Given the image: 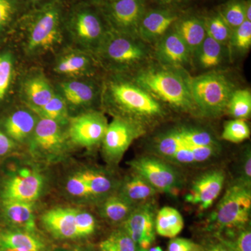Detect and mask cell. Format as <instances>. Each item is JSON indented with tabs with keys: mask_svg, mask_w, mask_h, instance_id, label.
Masks as SVG:
<instances>
[{
	"mask_svg": "<svg viewBox=\"0 0 251 251\" xmlns=\"http://www.w3.org/2000/svg\"><path fill=\"white\" fill-rule=\"evenodd\" d=\"M41 118L49 119L59 125L67 121L68 108L62 97L57 92L55 95L44 106L34 110Z\"/></svg>",
	"mask_w": 251,
	"mask_h": 251,
	"instance_id": "836d02e7",
	"label": "cell"
},
{
	"mask_svg": "<svg viewBox=\"0 0 251 251\" xmlns=\"http://www.w3.org/2000/svg\"><path fill=\"white\" fill-rule=\"evenodd\" d=\"M153 1L161 5L163 7L168 9L172 6H176L177 5L184 4L189 0H153Z\"/></svg>",
	"mask_w": 251,
	"mask_h": 251,
	"instance_id": "c3c4849f",
	"label": "cell"
},
{
	"mask_svg": "<svg viewBox=\"0 0 251 251\" xmlns=\"http://www.w3.org/2000/svg\"><path fill=\"white\" fill-rule=\"evenodd\" d=\"M75 209L57 208L48 211L42 217L43 224L50 233L58 239L77 238Z\"/></svg>",
	"mask_w": 251,
	"mask_h": 251,
	"instance_id": "d6986e66",
	"label": "cell"
},
{
	"mask_svg": "<svg viewBox=\"0 0 251 251\" xmlns=\"http://www.w3.org/2000/svg\"><path fill=\"white\" fill-rule=\"evenodd\" d=\"M42 186L40 175L29 169L21 170L5 186L4 200L32 202L39 197Z\"/></svg>",
	"mask_w": 251,
	"mask_h": 251,
	"instance_id": "e0dca14e",
	"label": "cell"
},
{
	"mask_svg": "<svg viewBox=\"0 0 251 251\" xmlns=\"http://www.w3.org/2000/svg\"><path fill=\"white\" fill-rule=\"evenodd\" d=\"M146 133V127L128 119L115 117L108 124L102 143L105 156L109 161L117 162L135 140Z\"/></svg>",
	"mask_w": 251,
	"mask_h": 251,
	"instance_id": "30bf717a",
	"label": "cell"
},
{
	"mask_svg": "<svg viewBox=\"0 0 251 251\" xmlns=\"http://www.w3.org/2000/svg\"><path fill=\"white\" fill-rule=\"evenodd\" d=\"M163 66H145L139 69L133 80L160 103L186 112H197L193 103L188 77Z\"/></svg>",
	"mask_w": 251,
	"mask_h": 251,
	"instance_id": "7a4b0ae2",
	"label": "cell"
},
{
	"mask_svg": "<svg viewBox=\"0 0 251 251\" xmlns=\"http://www.w3.org/2000/svg\"><path fill=\"white\" fill-rule=\"evenodd\" d=\"M75 227L77 237H88L95 230V219L85 211H75Z\"/></svg>",
	"mask_w": 251,
	"mask_h": 251,
	"instance_id": "60d3db41",
	"label": "cell"
},
{
	"mask_svg": "<svg viewBox=\"0 0 251 251\" xmlns=\"http://www.w3.org/2000/svg\"><path fill=\"white\" fill-rule=\"evenodd\" d=\"M137 251H163L161 247H150L148 249H140L138 248Z\"/></svg>",
	"mask_w": 251,
	"mask_h": 251,
	"instance_id": "f5cc1de1",
	"label": "cell"
},
{
	"mask_svg": "<svg viewBox=\"0 0 251 251\" xmlns=\"http://www.w3.org/2000/svg\"><path fill=\"white\" fill-rule=\"evenodd\" d=\"M16 10L14 0H0V31L7 26Z\"/></svg>",
	"mask_w": 251,
	"mask_h": 251,
	"instance_id": "ee69618b",
	"label": "cell"
},
{
	"mask_svg": "<svg viewBox=\"0 0 251 251\" xmlns=\"http://www.w3.org/2000/svg\"><path fill=\"white\" fill-rule=\"evenodd\" d=\"M3 251H44V244L30 232L9 231L0 234Z\"/></svg>",
	"mask_w": 251,
	"mask_h": 251,
	"instance_id": "cb8c5ba5",
	"label": "cell"
},
{
	"mask_svg": "<svg viewBox=\"0 0 251 251\" xmlns=\"http://www.w3.org/2000/svg\"><path fill=\"white\" fill-rule=\"evenodd\" d=\"M251 187L237 182L228 188L211 216L220 228H244L250 219Z\"/></svg>",
	"mask_w": 251,
	"mask_h": 251,
	"instance_id": "52a82bcc",
	"label": "cell"
},
{
	"mask_svg": "<svg viewBox=\"0 0 251 251\" xmlns=\"http://www.w3.org/2000/svg\"><path fill=\"white\" fill-rule=\"evenodd\" d=\"M224 46L206 35L193 57L201 69L213 70L219 67L224 60Z\"/></svg>",
	"mask_w": 251,
	"mask_h": 251,
	"instance_id": "83f0119b",
	"label": "cell"
},
{
	"mask_svg": "<svg viewBox=\"0 0 251 251\" xmlns=\"http://www.w3.org/2000/svg\"><path fill=\"white\" fill-rule=\"evenodd\" d=\"M67 190L71 195L77 197H85L91 195L88 186L80 173L74 175L68 181Z\"/></svg>",
	"mask_w": 251,
	"mask_h": 251,
	"instance_id": "b9f144b4",
	"label": "cell"
},
{
	"mask_svg": "<svg viewBox=\"0 0 251 251\" xmlns=\"http://www.w3.org/2000/svg\"><path fill=\"white\" fill-rule=\"evenodd\" d=\"M205 251H232L225 244H215L208 248Z\"/></svg>",
	"mask_w": 251,
	"mask_h": 251,
	"instance_id": "681fc988",
	"label": "cell"
},
{
	"mask_svg": "<svg viewBox=\"0 0 251 251\" xmlns=\"http://www.w3.org/2000/svg\"><path fill=\"white\" fill-rule=\"evenodd\" d=\"M182 148L216 146V140L210 133L199 128L181 127L172 130Z\"/></svg>",
	"mask_w": 251,
	"mask_h": 251,
	"instance_id": "4dcf8cb0",
	"label": "cell"
},
{
	"mask_svg": "<svg viewBox=\"0 0 251 251\" xmlns=\"http://www.w3.org/2000/svg\"><path fill=\"white\" fill-rule=\"evenodd\" d=\"M14 59L10 52L0 54V102L9 90L14 74Z\"/></svg>",
	"mask_w": 251,
	"mask_h": 251,
	"instance_id": "ab89813d",
	"label": "cell"
},
{
	"mask_svg": "<svg viewBox=\"0 0 251 251\" xmlns=\"http://www.w3.org/2000/svg\"><path fill=\"white\" fill-rule=\"evenodd\" d=\"M97 63L92 54L74 48L65 50L57 56L53 70L68 78H83L94 75Z\"/></svg>",
	"mask_w": 251,
	"mask_h": 251,
	"instance_id": "9a60e30c",
	"label": "cell"
},
{
	"mask_svg": "<svg viewBox=\"0 0 251 251\" xmlns=\"http://www.w3.org/2000/svg\"><path fill=\"white\" fill-rule=\"evenodd\" d=\"M242 178L239 182L251 187V155L250 150H248L244 155L242 163Z\"/></svg>",
	"mask_w": 251,
	"mask_h": 251,
	"instance_id": "bcb514c9",
	"label": "cell"
},
{
	"mask_svg": "<svg viewBox=\"0 0 251 251\" xmlns=\"http://www.w3.org/2000/svg\"><path fill=\"white\" fill-rule=\"evenodd\" d=\"M179 16L166 8L147 10L140 22L138 37L147 44H153L169 31Z\"/></svg>",
	"mask_w": 251,
	"mask_h": 251,
	"instance_id": "ac0fdd59",
	"label": "cell"
},
{
	"mask_svg": "<svg viewBox=\"0 0 251 251\" xmlns=\"http://www.w3.org/2000/svg\"><path fill=\"white\" fill-rule=\"evenodd\" d=\"M14 147V141L0 130V156L9 153Z\"/></svg>",
	"mask_w": 251,
	"mask_h": 251,
	"instance_id": "7dc6e473",
	"label": "cell"
},
{
	"mask_svg": "<svg viewBox=\"0 0 251 251\" xmlns=\"http://www.w3.org/2000/svg\"><path fill=\"white\" fill-rule=\"evenodd\" d=\"M203 20L206 35L210 36L221 45L226 46L229 44L232 30L219 12Z\"/></svg>",
	"mask_w": 251,
	"mask_h": 251,
	"instance_id": "1f68e13d",
	"label": "cell"
},
{
	"mask_svg": "<svg viewBox=\"0 0 251 251\" xmlns=\"http://www.w3.org/2000/svg\"><path fill=\"white\" fill-rule=\"evenodd\" d=\"M99 251H137L138 247L124 229L114 231L99 244Z\"/></svg>",
	"mask_w": 251,
	"mask_h": 251,
	"instance_id": "e575fe53",
	"label": "cell"
},
{
	"mask_svg": "<svg viewBox=\"0 0 251 251\" xmlns=\"http://www.w3.org/2000/svg\"><path fill=\"white\" fill-rule=\"evenodd\" d=\"M245 5L246 1L244 0H230L219 11L232 30L246 21Z\"/></svg>",
	"mask_w": 251,
	"mask_h": 251,
	"instance_id": "d590c367",
	"label": "cell"
},
{
	"mask_svg": "<svg viewBox=\"0 0 251 251\" xmlns=\"http://www.w3.org/2000/svg\"><path fill=\"white\" fill-rule=\"evenodd\" d=\"M133 173L122 185L120 196L136 206L151 202L158 191L143 176Z\"/></svg>",
	"mask_w": 251,
	"mask_h": 251,
	"instance_id": "603a6c76",
	"label": "cell"
},
{
	"mask_svg": "<svg viewBox=\"0 0 251 251\" xmlns=\"http://www.w3.org/2000/svg\"><path fill=\"white\" fill-rule=\"evenodd\" d=\"M36 122L32 113L25 110H19L10 115L5 122L6 134L11 140L23 141L34 132Z\"/></svg>",
	"mask_w": 251,
	"mask_h": 251,
	"instance_id": "d4e9b609",
	"label": "cell"
},
{
	"mask_svg": "<svg viewBox=\"0 0 251 251\" xmlns=\"http://www.w3.org/2000/svg\"><path fill=\"white\" fill-rule=\"evenodd\" d=\"M3 205L5 215L11 224L25 232H34L36 225L31 202L4 200Z\"/></svg>",
	"mask_w": 251,
	"mask_h": 251,
	"instance_id": "484cf974",
	"label": "cell"
},
{
	"mask_svg": "<svg viewBox=\"0 0 251 251\" xmlns=\"http://www.w3.org/2000/svg\"><path fill=\"white\" fill-rule=\"evenodd\" d=\"M33 133L34 147L45 152L57 151L64 143L60 125L53 120L41 118L36 123Z\"/></svg>",
	"mask_w": 251,
	"mask_h": 251,
	"instance_id": "7402d4cb",
	"label": "cell"
},
{
	"mask_svg": "<svg viewBox=\"0 0 251 251\" xmlns=\"http://www.w3.org/2000/svg\"><path fill=\"white\" fill-rule=\"evenodd\" d=\"M232 251H251V232L250 229H244L233 243H224Z\"/></svg>",
	"mask_w": 251,
	"mask_h": 251,
	"instance_id": "f6af8a7d",
	"label": "cell"
},
{
	"mask_svg": "<svg viewBox=\"0 0 251 251\" xmlns=\"http://www.w3.org/2000/svg\"><path fill=\"white\" fill-rule=\"evenodd\" d=\"M150 50L139 37L110 30L94 57L107 70L122 75L145 67L151 57Z\"/></svg>",
	"mask_w": 251,
	"mask_h": 251,
	"instance_id": "3957f363",
	"label": "cell"
},
{
	"mask_svg": "<svg viewBox=\"0 0 251 251\" xmlns=\"http://www.w3.org/2000/svg\"><path fill=\"white\" fill-rule=\"evenodd\" d=\"M108 122L103 114L87 112L71 120L69 135L74 143L82 147H92L103 140Z\"/></svg>",
	"mask_w": 251,
	"mask_h": 251,
	"instance_id": "7c38bea8",
	"label": "cell"
},
{
	"mask_svg": "<svg viewBox=\"0 0 251 251\" xmlns=\"http://www.w3.org/2000/svg\"><path fill=\"white\" fill-rule=\"evenodd\" d=\"M197 243L185 238H173L168 243L167 251H202Z\"/></svg>",
	"mask_w": 251,
	"mask_h": 251,
	"instance_id": "7bdbcfd3",
	"label": "cell"
},
{
	"mask_svg": "<svg viewBox=\"0 0 251 251\" xmlns=\"http://www.w3.org/2000/svg\"><path fill=\"white\" fill-rule=\"evenodd\" d=\"M251 0H247V1H246V5H245L246 21H251Z\"/></svg>",
	"mask_w": 251,
	"mask_h": 251,
	"instance_id": "816d5d0a",
	"label": "cell"
},
{
	"mask_svg": "<svg viewBox=\"0 0 251 251\" xmlns=\"http://www.w3.org/2000/svg\"><path fill=\"white\" fill-rule=\"evenodd\" d=\"M225 174L221 170L206 172L193 181L186 197V202L206 210L219 198L224 188Z\"/></svg>",
	"mask_w": 251,
	"mask_h": 251,
	"instance_id": "5bb4252c",
	"label": "cell"
},
{
	"mask_svg": "<svg viewBox=\"0 0 251 251\" xmlns=\"http://www.w3.org/2000/svg\"><path fill=\"white\" fill-rule=\"evenodd\" d=\"M172 28L184 41L193 57L206 36L204 20L195 16L179 17Z\"/></svg>",
	"mask_w": 251,
	"mask_h": 251,
	"instance_id": "ffe728a7",
	"label": "cell"
},
{
	"mask_svg": "<svg viewBox=\"0 0 251 251\" xmlns=\"http://www.w3.org/2000/svg\"><path fill=\"white\" fill-rule=\"evenodd\" d=\"M153 56L160 65L175 69H182L192 58L187 46L173 28L155 43Z\"/></svg>",
	"mask_w": 251,
	"mask_h": 251,
	"instance_id": "4fadbf2b",
	"label": "cell"
},
{
	"mask_svg": "<svg viewBox=\"0 0 251 251\" xmlns=\"http://www.w3.org/2000/svg\"><path fill=\"white\" fill-rule=\"evenodd\" d=\"M24 47L29 55L53 50L62 44V12L57 1L38 7L25 21Z\"/></svg>",
	"mask_w": 251,
	"mask_h": 251,
	"instance_id": "277c9868",
	"label": "cell"
},
{
	"mask_svg": "<svg viewBox=\"0 0 251 251\" xmlns=\"http://www.w3.org/2000/svg\"><path fill=\"white\" fill-rule=\"evenodd\" d=\"M93 1L96 3V4H99V3L102 2L104 0H93Z\"/></svg>",
	"mask_w": 251,
	"mask_h": 251,
	"instance_id": "11a10c76",
	"label": "cell"
},
{
	"mask_svg": "<svg viewBox=\"0 0 251 251\" xmlns=\"http://www.w3.org/2000/svg\"><path fill=\"white\" fill-rule=\"evenodd\" d=\"M251 130L245 120L234 119L226 122L222 133L223 139L233 143H239L247 140Z\"/></svg>",
	"mask_w": 251,
	"mask_h": 251,
	"instance_id": "8d00e7d4",
	"label": "cell"
},
{
	"mask_svg": "<svg viewBox=\"0 0 251 251\" xmlns=\"http://www.w3.org/2000/svg\"><path fill=\"white\" fill-rule=\"evenodd\" d=\"M66 29L74 48L93 56L110 30L100 10L90 5L75 8L68 18Z\"/></svg>",
	"mask_w": 251,
	"mask_h": 251,
	"instance_id": "8992f818",
	"label": "cell"
},
{
	"mask_svg": "<svg viewBox=\"0 0 251 251\" xmlns=\"http://www.w3.org/2000/svg\"><path fill=\"white\" fill-rule=\"evenodd\" d=\"M216 146L193 147L178 149L165 160L182 165H194L209 161L217 153Z\"/></svg>",
	"mask_w": 251,
	"mask_h": 251,
	"instance_id": "f1b7e54d",
	"label": "cell"
},
{
	"mask_svg": "<svg viewBox=\"0 0 251 251\" xmlns=\"http://www.w3.org/2000/svg\"><path fill=\"white\" fill-rule=\"evenodd\" d=\"M227 111L234 119L246 120L251 116V94L248 90H235L227 104Z\"/></svg>",
	"mask_w": 251,
	"mask_h": 251,
	"instance_id": "d6a6232c",
	"label": "cell"
},
{
	"mask_svg": "<svg viewBox=\"0 0 251 251\" xmlns=\"http://www.w3.org/2000/svg\"><path fill=\"white\" fill-rule=\"evenodd\" d=\"M57 93L62 97L67 108H85L90 106L101 94L94 82L83 78H69L60 82Z\"/></svg>",
	"mask_w": 251,
	"mask_h": 251,
	"instance_id": "2e32d148",
	"label": "cell"
},
{
	"mask_svg": "<svg viewBox=\"0 0 251 251\" xmlns=\"http://www.w3.org/2000/svg\"><path fill=\"white\" fill-rule=\"evenodd\" d=\"M184 221L179 211L171 206L161 208L156 214L155 229L161 237H176L184 229Z\"/></svg>",
	"mask_w": 251,
	"mask_h": 251,
	"instance_id": "4316f807",
	"label": "cell"
},
{
	"mask_svg": "<svg viewBox=\"0 0 251 251\" xmlns=\"http://www.w3.org/2000/svg\"><path fill=\"white\" fill-rule=\"evenodd\" d=\"M133 172L143 176L157 191L174 194L181 184V176L174 167L158 156H143L130 162Z\"/></svg>",
	"mask_w": 251,
	"mask_h": 251,
	"instance_id": "9c48e42d",
	"label": "cell"
},
{
	"mask_svg": "<svg viewBox=\"0 0 251 251\" xmlns=\"http://www.w3.org/2000/svg\"><path fill=\"white\" fill-rule=\"evenodd\" d=\"M135 207L134 204L118 195L106 199L102 206V213L110 222H125Z\"/></svg>",
	"mask_w": 251,
	"mask_h": 251,
	"instance_id": "f546056e",
	"label": "cell"
},
{
	"mask_svg": "<svg viewBox=\"0 0 251 251\" xmlns=\"http://www.w3.org/2000/svg\"><path fill=\"white\" fill-rule=\"evenodd\" d=\"M154 206L151 202L137 206L124 224V229L140 249L151 247L156 239Z\"/></svg>",
	"mask_w": 251,
	"mask_h": 251,
	"instance_id": "8fae6325",
	"label": "cell"
},
{
	"mask_svg": "<svg viewBox=\"0 0 251 251\" xmlns=\"http://www.w3.org/2000/svg\"><path fill=\"white\" fill-rule=\"evenodd\" d=\"M99 9L110 30L138 37V29L146 12L145 0H104Z\"/></svg>",
	"mask_w": 251,
	"mask_h": 251,
	"instance_id": "ba28073f",
	"label": "cell"
},
{
	"mask_svg": "<svg viewBox=\"0 0 251 251\" xmlns=\"http://www.w3.org/2000/svg\"><path fill=\"white\" fill-rule=\"evenodd\" d=\"M57 251H85L83 249H78V248H72V249H60Z\"/></svg>",
	"mask_w": 251,
	"mask_h": 251,
	"instance_id": "db71d44e",
	"label": "cell"
},
{
	"mask_svg": "<svg viewBox=\"0 0 251 251\" xmlns=\"http://www.w3.org/2000/svg\"><path fill=\"white\" fill-rule=\"evenodd\" d=\"M55 94L49 81L40 73L31 75L23 84L25 100L33 110L45 105Z\"/></svg>",
	"mask_w": 251,
	"mask_h": 251,
	"instance_id": "44dd1931",
	"label": "cell"
},
{
	"mask_svg": "<svg viewBox=\"0 0 251 251\" xmlns=\"http://www.w3.org/2000/svg\"><path fill=\"white\" fill-rule=\"evenodd\" d=\"M238 52L249 50L251 46V22L245 21L232 30L229 44Z\"/></svg>",
	"mask_w": 251,
	"mask_h": 251,
	"instance_id": "f35d334b",
	"label": "cell"
},
{
	"mask_svg": "<svg viewBox=\"0 0 251 251\" xmlns=\"http://www.w3.org/2000/svg\"><path fill=\"white\" fill-rule=\"evenodd\" d=\"M27 4L35 7H40L43 5L51 2L50 0H25Z\"/></svg>",
	"mask_w": 251,
	"mask_h": 251,
	"instance_id": "f907efd6",
	"label": "cell"
},
{
	"mask_svg": "<svg viewBox=\"0 0 251 251\" xmlns=\"http://www.w3.org/2000/svg\"><path fill=\"white\" fill-rule=\"evenodd\" d=\"M80 175L88 186L91 195L99 196L105 194L111 189V181L102 173L87 171L81 173Z\"/></svg>",
	"mask_w": 251,
	"mask_h": 251,
	"instance_id": "74e56055",
	"label": "cell"
},
{
	"mask_svg": "<svg viewBox=\"0 0 251 251\" xmlns=\"http://www.w3.org/2000/svg\"><path fill=\"white\" fill-rule=\"evenodd\" d=\"M101 95L108 106L117 112L116 117L138 122L145 127L166 116L162 103L133 79L129 80L119 74L105 82Z\"/></svg>",
	"mask_w": 251,
	"mask_h": 251,
	"instance_id": "6da1fadb",
	"label": "cell"
},
{
	"mask_svg": "<svg viewBox=\"0 0 251 251\" xmlns=\"http://www.w3.org/2000/svg\"><path fill=\"white\" fill-rule=\"evenodd\" d=\"M193 103L197 112L206 117H218L227 110L233 84L221 73L209 72L188 77Z\"/></svg>",
	"mask_w": 251,
	"mask_h": 251,
	"instance_id": "5b68a950",
	"label": "cell"
}]
</instances>
